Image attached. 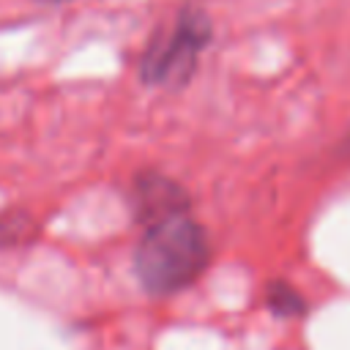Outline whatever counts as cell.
<instances>
[{
  "label": "cell",
  "mask_w": 350,
  "mask_h": 350,
  "mask_svg": "<svg viewBox=\"0 0 350 350\" xmlns=\"http://www.w3.org/2000/svg\"><path fill=\"white\" fill-rule=\"evenodd\" d=\"M208 235L189 211H175L145 224L134 252V271L150 295H170L189 287L208 265Z\"/></svg>",
  "instance_id": "obj_1"
},
{
  "label": "cell",
  "mask_w": 350,
  "mask_h": 350,
  "mask_svg": "<svg viewBox=\"0 0 350 350\" xmlns=\"http://www.w3.org/2000/svg\"><path fill=\"white\" fill-rule=\"evenodd\" d=\"M268 304H271V309H276V312H295V309H298V295L290 293L287 287L276 284V287L271 290Z\"/></svg>",
  "instance_id": "obj_4"
},
{
  "label": "cell",
  "mask_w": 350,
  "mask_h": 350,
  "mask_svg": "<svg viewBox=\"0 0 350 350\" xmlns=\"http://www.w3.org/2000/svg\"><path fill=\"white\" fill-rule=\"evenodd\" d=\"M211 38V25L200 11H183L172 30L153 41L142 57V79L148 85H180L191 77L202 46Z\"/></svg>",
  "instance_id": "obj_2"
},
{
  "label": "cell",
  "mask_w": 350,
  "mask_h": 350,
  "mask_svg": "<svg viewBox=\"0 0 350 350\" xmlns=\"http://www.w3.org/2000/svg\"><path fill=\"white\" fill-rule=\"evenodd\" d=\"M131 200H134V211H137L139 221H145V224L159 221L175 211H189V200L180 191V186L161 178V175L139 178Z\"/></svg>",
  "instance_id": "obj_3"
}]
</instances>
